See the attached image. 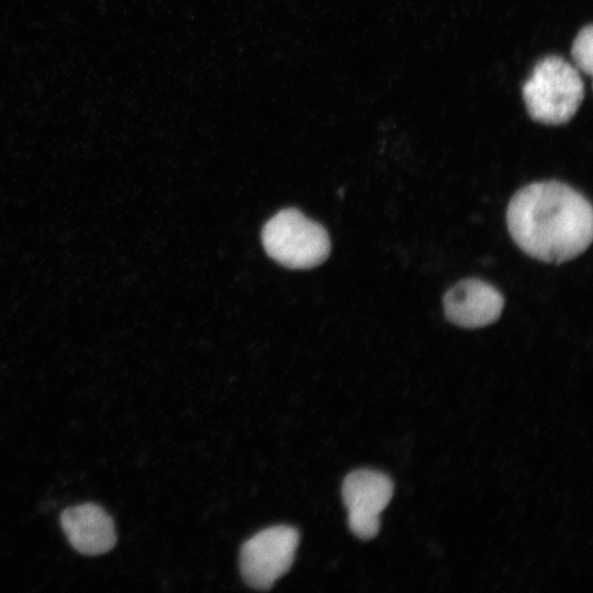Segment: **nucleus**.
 Here are the masks:
<instances>
[{
  "mask_svg": "<svg viewBox=\"0 0 593 593\" xmlns=\"http://www.w3.org/2000/svg\"><path fill=\"white\" fill-rule=\"evenodd\" d=\"M393 483L387 474L358 469L346 475L342 485L343 502L348 511L349 529L360 539L374 538L381 526L380 514L390 503Z\"/></svg>",
  "mask_w": 593,
  "mask_h": 593,
  "instance_id": "obj_5",
  "label": "nucleus"
},
{
  "mask_svg": "<svg viewBox=\"0 0 593 593\" xmlns=\"http://www.w3.org/2000/svg\"><path fill=\"white\" fill-rule=\"evenodd\" d=\"M266 253L282 266L307 269L323 262L331 249L325 228L295 209L273 215L264 226Z\"/></svg>",
  "mask_w": 593,
  "mask_h": 593,
  "instance_id": "obj_3",
  "label": "nucleus"
},
{
  "mask_svg": "<svg viewBox=\"0 0 593 593\" xmlns=\"http://www.w3.org/2000/svg\"><path fill=\"white\" fill-rule=\"evenodd\" d=\"M506 223L515 244L545 262L575 258L592 242L591 203L559 181L534 182L519 189L507 205Z\"/></svg>",
  "mask_w": 593,
  "mask_h": 593,
  "instance_id": "obj_1",
  "label": "nucleus"
},
{
  "mask_svg": "<svg viewBox=\"0 0 593 593\" xmlns=\"http://www.w3.org/2000/svg\"><path fill=\"white\" fill-rule=\"evenodd\" d=\"M443 305L446 318L452 324L478 328L490 325L500 317L504 299L490 283L468 278L446 291Z\"/></svg>",
  "mask_w": 593,
  "mask_h": 593,
  "instance_id": "obj_6",
  "label": "nucleus"
},
{
  "mask_svg": "<svg viewBox=\"0 0 593 593\" xmlns=\"http://www.w3.org/2000/svg\"><path fill=\"white\" fill-rule=\"evenodd\" d=\"M583 97L581 72L560 56L540 59L523 86V99L529 116L547 125L570 121Z\"/></svg>",
  "mask_w": 593,
  "mask_h": 593,
  "instance_id": "obj_2",
  "label": "nucleus"
},
{
  "mask_svg": "<svg viewBox=\"0 0 593 593\" xmlns=\"http://www.w3.org/2000/svg\"><path fill=\"white\" fill-rule=\"evenodd\" d=\"M299 539V532L286 525L268 527L247 539L239 553V569L247 585L270 589L292 566Z\"/></svg>",
  "mask_w": 593,
  "mask_h": 593,
  "instance_id": "obj_4",
  "label": "nucleus"
},
{
  "mask_svg": "<svg viewBox=\"0 0 593 593\" xmlns=\"http://www.w3.org/2000/svg\"><path fill=\"white\" fill-rule=\"evenodd\" d=\"M60 525L70 545L83 555L105 553L116 542L112 517L101 506L93 503L64 510L60 515Z\"/></svg>",
  "mask_w": 593,
  "mask_h": 593,
  "instance_id": "obj_7",
  "label": "nucleus"
},
{
  "mask_svg": "<svg viewBox=\"0 0 593 593\" xmlns=\"http://www.w3.org/2000/svg\"><path fill=\"white\" fill-rule=\"evenodd\" d=\"M571 57L574 63L573 65L580 72H584L589 77L592 75L593 30L591 24L582 27L573 40Z\"/></svg>",
  "mask_w": 593,
  "mask_h": 593,
  "instance_id": "obj_8",
  "label": "nucleus"
}]
</instances>
